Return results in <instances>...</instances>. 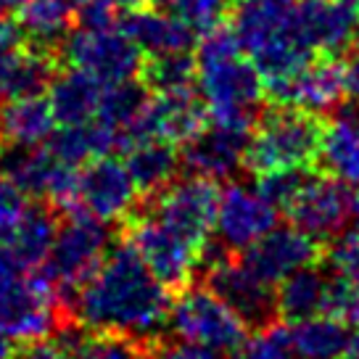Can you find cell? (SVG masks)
Segmentation results:
<instances>
[{
	"instance_id": "1",
	"label": "cell",
	"mask_w": 359,
	"mask_h": 359,
	"mask_svg": "<svg viewBox=\"0 0 359 359\" xmlns=\"http://www.w3.org/2000/svg\"><path fill=\"white\" fill-rule=\"evenodd\" d=\"M169 288L124 238H116L101 267L74 293L69 317L88 330L154 341L167 330Z\"/></svg>"
},
{
	"instance_id": "2",
	"label": "cell",
	"mask_w": 359,
	"mask_h": 359,
	"mask_svg": "<svg viewBox=\"0 0 359 359\" xmlns=\"http://www.w3.org/2000/svg\"><path fill=\"white\" fill-rule=\"evenodd\" d=\"M230 32L264 82L285 77L317 56L309 0H233Z\"/></svg>"
},
{
	"instance_id": "3",
	"label": "cell",
	"mask_w": 359,
	"mask_h": 359,
	"mask_svg": "<svg viewBox=\"0 0 359 359\" xmlns=\"http://www.w3.org/2000/svg\"><path fill=\"white\" fill-rule=\"evenodd\" d=\"M196 82L206 114L217 122L254 124L264 98V77L230 29L203 32L196 50Z\"/></svg>"
},
{
	"instance_id": "4",
	"label": "cell",
	"mask_w": 359,
	"mask_h": 359,
	"mask_svg": "<svg viewBox=\"0 0 359 359\" xmlns=\"http://www.w3.org/2000/svg\"><path fill=\"white\" fill-rule=\"evenodd\" d=\"M72 320L64 299L43 267H27L0 243V336L37 341Z\"/></svg>"
},
{
	"instance_id": "5",
	"label": "cell",
	"mask_w": 359,
	"mask_h": 359,
	"mask_svg": "<svg viewBox=\"0 0 359 359\" xmlns=\"http://www.w3.org/2000/svg\"><path fill=\"white\" fill-rule=\"evenodd\" d=\"M323 122L317 114L293 106H275L251 130L243 169L254 175L312 169L320 164Z\"/></svg>"
},
{
	"instance_id": "6",
	"label": "cell",
	"mask_w": 359,
	"mask_h": 359,
	"mask_svg": "<svg viewBox=\"0 0 359 359\" xmlns=\"http://www.w3.org/2000/svg\"><path fill=\"white\" fill-rule=\"evenodd\" d=\"M111 243L114 233L109 222H101L98 217L82 212V209L61 214L56 238H53V246H50L43 269L61 293L67 312L74 293L101 267Z\"/></svg>"
},
{
	"instance_id": "7",
	"label": "cell",
	"mask_w": 359,
	"mask_h": 359,
	"mask_svg": "<svg viewBox=\"0 0 359 359\" xmlns=\"http://www.w3.org/2000/svg\"><path fill=\"white\" fill-rule=\"evenodd\" d=\"M122 238L169 291L177 293L193 283L201 248H196L188 238L161 222L146 203H137L122 219Z\"/></svg>"
},
{
	"instance_id": "8",
	"label": "cell",
	"mask_w": 359,
	"mask_h": 359,
	"mask_svg": "<svg viewBox=\"0 0 359 359\" xmlns=\"http://www.w3.org/2000/svg\"><path fill=\"white\" fill-rule=\"evenodd\" d=\"M167 327L172 336L217 351H236L248 333L246 323L206 283H191L177 291L169 306Z\"/></svg>"
},
{
	"instance_id": "9",
	"label": "cell",
	"mask_w": 359,
	"mask_h": 359,
	"mask_svg": "<svg viewBox=\"0 0 359 359\" xmlns=\"http://www.w3.org/2000/svg\"><path fill=\"white\" fill-rule=\"evenodd\" d=\"M61 61L67 67H77L82 72L101 79L103 85L140 79L143 50L124 32L119 24L111 27H79L67 34L61 43Z\"/></svg>"
},
{
	"instance_id": "10",
	"label": "cell",
	"mask_w": 359,
	"mask_h": 359,
	"mask_svg": "<svg viewBox=\"0 0 359 359\" xmlns=\"http://www.w3.org/2000/svg\"><path fill=\"white\" fill-rule=\"evenodd\" d=\"M143 203L161 222H167L172 230L188 238L196 248H203L209 243L214 222H217L219 185L217 180L201 177V175L175 177L161 191L148 196Z\"/></svg>"
},
{
	"instance_id": "11",
	"label": "cell",
	"mask_w": 359,
	"mask_h": 359,
	"mask_svg": "<svg viewBox=\"0 0 359 359\" xmlns=\"http://www.w3.org/2000/svg\"><path fill=\"white\" fill-rule=\"evenodd\" d=\"M354 201L357 193L346 182L330 175H306L283 212L291 224L325 243L341 236L354 219Z\"/></svg>"
},
{
	"instance_id": "12",
	"label": "cell",
	"mask_w": 359,
	"mask_h": 359,
	"mask_svg": "<svg viewBox=\"0 0 359 359\" xmlns=\"http://www.w3.org/2000/svg\"><path fill=\"white\" fill-rule=\"evenodd\" d=\"M203 283L222 299L233 312L254 330L272 325L278 320L275 285L262 280L241 254H224L209 267H203Z\"/></svg>"
},
{
	"instance_id": "13",
	"label": "cell",
	"mask_w": 359,
	"mask_h": 359,
	"mask_svg": "<svg viewBox=\"0 0 359 359\" xmlns=\"http://www.w3.org/2000/svg\"><path fill=\"white\" fill-rule=\"evenodd\" d=\"M137 188L124 164V158L114 154L90 158L79 167L77 206L82 212L98 217L101 222H122L137 206Z\"/></svg>"
},
{
	"instance_id": "14",
	"label": "cell",
	"mask_w": 359,
	"mask_h": 359,
	"mask_svg": "<svg viewBox=\"0 0 359 359\" xmlns=\"http://www.w3.org/2000/svg\"><path fill=\"white\" fill-rule=\"evenodd\" d=\"M248 137H251L248 124L212 119L182 143L180 161L188 167L191 175H201L209 180L233 177L238 169H243Z\"/></svg>"
},
{
	"instance_id": "15",
	"label": "cell",
	"mask_w": 359,
	"mask_h": 359,
	"mask_svg": "<svg viewBox=\"0 0 359 359\" xmlns=\"http://www.w3.org/2000/svg\"><path fill=\"white\" fill-rule=\"evenodd\" d=\"M267 93L278 106H293L302 111L323 114L336 109L346 95L344 88V69L330 58H309L299 69L288 72L285 77L264 82Z\"/></svg>"
},
{
	"instance_id": "16",
	"label": "cell",
	"mask_w": 359,
	"mask_h": 359,
	"mask_svg": "<svg viewBox=\"0 0 359 359\" xmlns=\"http://www.w3.org/2000/svg\"><path fill=\"white\" fill-rule=\"evenodd\" d=\"M278 222V209L262 198L257 188H248L243 182H230L219 191V206H217V241L227 251H243L254 241L272 230Z\"/></svg>"
},
{
	"instance_id": "17",
	"label": "cell",
	"mask_w": 359,
	"mask_h": 359,
	"mask_svg": "<svg viewBox=\"0 0 359 359\" xmlns=\"http://www.w3.org/2000/svg\"><path fill=\"white\" fill-rule=\"evenodd\" d=\"M241 259L262 280L278 285L296 269L317 264L323 259V248L320 241L306 236L296 224H285V227H272L248 248H243Z\"/></svg>"
},
{
	"instance_id": "18",
	"label": "cell",
	"mask_w": 359,
	"mask_h": 359,
	"mask_svg": "<svg viewBox=\"0 0 359 359\" xmlns=\"http://www.w3.org/2000/svg\"><path fill=\"white\" fill-rule=\"evenodd\" d=\"M124 32L143 50V56H167V53H188L196 45V29H191L177 16L164 8H135L124 11L122 22H116Z\"/></svg>"
},
{
	"instance_id": "19",
	"label": "cell",
	"mask_w": 359,
	"mask_h": 359,
	"mask_svg": "<svg viewBox=\"0 0 359 359\" xmlns=\"http://www.w3.org/2000/svg\"><path fill=\"white\" fill-rule=\"evenodd\" d=\"M61 69V56L34 45H22L0 56V101H16L27 95H40Z\"/></svg>"
},
{
	"instance_id": "20",
	"label": "cell",
	"mask_w": 359,
	"mask_h": 359,
	"mask_svg": "<svg viewBox=\"0 0 359 359\" xmlns=\"http://www.w3.org/2000/svg\"><path fill=\"white\" fill-rule=\"evenodd\" d=\"M333 283H336V272L330 267H317V264L296 269L288 278H283L278 283V291H275L278 320L299 323V320H306V317L327 314Z\"/></svg>"
},
{
	"instance_id": "21",
	"label": "cell",
	"mask_w": 359,
	"mask_h": 359,
	"mask_svg": "<svg viewBox=\"0 0 359 359\" xmlns=\"http://www.w3.org/2000/svg\"><path fill=\"white\" fill-rule=\"evenodd\" d=\"M101 79L82 72L77 67H61L50 82V109L58 124H82L93 122L103 95Z\"/></svg>"
},
{
	"instance_id": "22",
	"label": "cell",
	"mask_w": 359,
	"mask_h": 359,
	"mask_svg": "<svg viewBox=\"0 0 359 359\" xmlns=\"http://www.w3.org/2000/svg\"><path fill=\"white\" fill-rule=\"evenodd\" d=\"M320 167L330 177L359 188V109L341 111L323 124Z\"/></svg>"
},
{
	"instance_id": "23",
	"label": "cell",
	"mask_w": 359,
	"mask_h": 359,
	"mask_svg": "<svg viewBox=\"0 0 359 359\" xmlns=\"http://www.w3.org/2000/svg\"><path fill=\"white\" fill-rule=\"evenodd\" d=\"M288 338L296 359H344L357 336L346 320L333 314H317L288 323Z\"/></svg>"
},
{
	"instance_id": "24",
	"label": "cell",
	"mask_w": 359,
	"mask_h": 359,
	"mask_svg": "<svg viewBox=\"0 0 359 359\" xmlns=\"http://www.w3.org/2000/svg\"><path fill=\"white\" fill-rule=\"evenodd\" d=\"M122 154L124 164H127V169H130V175L135 180V188L143 198L154 196L167 182L177 177L180 154L175 151V143L148 137V140H137L133 146H127Z\"/></svg>"
},
{
	"instance_id": "25",
	"label": "cell",
	"mask_w": 359,
	"mask_h": 359,
	"mask_svg": "<svg viewBox=\"0 0 359 359\" xmlns=\"http://www.w3.org/2000/svg\"><path fill=\"white\" fill-rule=\"evenodd\" d=\"M56 333L72 346L74 359H151V341L143 338L88 330L74 320H69Z\"/></svg>"
},
{
	"instance_id": "26",
	"label": "cell",
	"mask_w": 359,
	"mask_h": 359,
	"mask_svg": "<svg viewBox=\"0 0 359 359\" xmlns=\"http://www.w3.org/2000/svg\"><path fill=\"white\" fill-rule=\"evenodd\" d=\"M58 219H61V214L50 203H29L22 222L11 230L6 246L11 248L13 257L24 262L27 267H43L50 254V246H53V238H56Z\"/></svg>"
},
{
	"instance_id": "27",
	"label": "cell",
	"mask_w": 359,
	"mask_h": 359,
	"mask_svg": "<svg viewBox=\"0 0 359 359\" xmlns=\"http://www.w3.org/2000/svg\"><path fill=\"white\" fill-rule=\"evenodd\" d=\"M48 148L61 161H67L72 167H82L90 158L119 151V137L106 124L93 119L82 124H61L48 137Z\"/></svg>"
},
{
	"instance_id": "28",
	"label": "cell",
	"mask_w": 359,
	"mask_h": 359,
	"mask_svg": "<svg viewBox=\"0 0 359 359\" xmlns=\"http://www.w3.org/2000/svg\"><path fill=\"white\" fill-rule=\"evenodd\" d=\"M19 24L24 27L27 43L61 56V43L72 32L74 11L61 0H27Z\"/></svg>"
},
{
	"instance_id": "29",
	"label": "cell",
	"mask_w": 359,
	"mask_h": 359,
	"mask_svg": "<svg viewBox=\"0 0 359 359\" xmlns=\"http://www.w3.org/2000/svg\"><path fill=\"white\" fill-rule=\"evenodd\" d=\"M53 130H56V114L43 93L6 103V137L13 143L43 146Z\"/></svg>"
},
{
	"instance_id": "30",
	"label": "cell",
	"mask_w": 359,
	"mask_h": 359,
	"mask_svg": "<svg viewBox=\"0 0 359 359\" xmlns=\"http://www.w3.org/2000/svg\"><path fill=\"white\" fill-rule=\"evenodd\" d=\"M148 106V88L140 79H127V82H114L106 85L101 95V106L95 119L106 124L109 130L116 133L119 146H122V135L133 127V122L143 114Z\"/></svg>"
},
{
	"instance_id": "31",
	"label": "cell",
	"mask_w": 359,
	"mask_h": 359,
	"mask_svg": "<svg viewBox=\"0 0 359 359\" xmlns=\"http://www.w3.org/2000/svg\"><path fill=\"white\" fill-rule=\"evenodd\" d=\"M140 82L154 93L164 90L193 88L196 82V58L188 53H167V56H146L140 69Z\"/></svg>"
},
{
	"instance_id": "32",
	"label": "cell",
	"mask_w": 359,
	"mask_h": 359,
	"mask_svg": "<svg viewBox=\"0 0 359 359\" xmlns=\"http://www.w3.org/2000/svg\"><path fill=\"white\" fill-rule=\"evenodd\" d=\"M158 8L177 16L198 34L219 27L224 16H230L233 0H154Z\"/></svg>"
},
{
	"instance_id": "33",
	"label": "cell",
	"mask_w": 359,
	"mask_h": 359,
	"mask_svg": "<svg viewBox=\"0 0 359 359\" xmlns=\"http://www.w3.org/2000/svg\"><path fill=\"white\" fill-rule=\"evenodd\" d=\"M233 359H296L288 338V325L272 323L257 330L233 351Z\"/></svg>"
},
{
	"instance_id": "34",
	"label": "cell",
	"mask_w": 359,
	"mask_h": 359,
	"mask_svg": "<svg viewBox=\"0 0 359 359\" xmlns=\"http://www.w3.org/2000/svg\"><path fill=\"white\" fill-rule=\"evenodd\" d=\"M309 175V169H285V172H264L259 175L257 191L262 193V198L269 201L278 212L285 209L291 198L296 196L299 185L304 182V177Z\"/></svg>"
},
{
	"instance_id": "35",
	"label": "cell",
	"mask_w": 359,
	"mask_h": 359,
	"mask_svg": "<svg viewBox=\"0 0 359 359\" xmlns=\"http://www.w3.org/2000/svg\"><path fill=\"white\" fill-rule=\"evenodd\" d=\"M325 262L338 278L359 285V227L336 238V243L327 248Z\"/></svg>"
},
{
	"instance_id": "36",
	"label": "cell",
	"mask_w": 359,
	"mask_h": 359,
	"mask_svg": "<svg viewBox=\"0 0 359 359\" xmlns=\"http://www.w3.org/2000/svg\"><path fill=\"white\" fill-rule=\"evenodd\" d=\"M29 209V196L6 175H0V243H6L11 230L22 222Z\"/></svg>"
},
{
	"instance_id": "37",
	"label": "cell",
	"mask_w": 359,
	"mask_h": 359,
	"mask_svg": "<svg viewBox=\"0 0 359 359\" xmlns=\"http://www.w3.org/2000/svg\"><path fill=\"white\" fill-rule=\"evenodd\" d=\"M151 359H224L222 351L203 344H193V341H182V338H154L151 341Z\"/></svg>"
},
{
	"instance_id": "38",
	"label": "cell",
	"mask_w": 359,
	"mask_h": 359,
	"mask_svg": "<svg viewBox=\"0 0 359 359\" xmlns=\"http://www.w3.org/2000/svg\"><path fill=\"white\" fill-rule=\"evenodd\" d=\"M13 359H74V354L67 341L58 333H53L48 338H37V341H24Z\"/></svg>"
},
{
	"instance_id": "39",
	"label": "cell",
	"mask_w": 359,
	"mask_h": 359,
	"mask_svg": "<svg viewBox=\"0 0 359 359\" xmlns=\"http://www.w3.org/2000/svg\"><path fill=\"white\" fill-rule=\"evenodd\" d=\"M27 45V34L24 27L16 19H11L8 13H0V56L11 53L16 48Z\"/></svg>"
},
{
	"instance_id": "40",
	"label": "cell",
	"mask_w": 359,
	"mask_h": 359,
	"mask_svg": "<svg viewBox=\"0 0 359 359\" xmlns=\"http://www.w3.org/2000/svg\"><path fill=\"white\" fill-rule=\"evenodd\" d=\"M344 88H346V95L354 103H359V43L351 48L346 64H344Z\"/></svg>"
},
{
	"instance_id": "41",
	"label": "cell",
	"mask_w": 359,
	"mask_h": 359,
	"mask_svg": "<svg viewBox=\"0 0 359 359\" xmlns=\"http://www.w3.org/2000/svg\"><path fill=\"white\" fill-rule=\"evenodd\" d=\"M116 11H135V8H143V6H151L154 0H109Z\"/></svg>"
},
{
	"instance_id": "42",
	"label": "cell",
	"mask_w": 359,
	"mask_h": 359,
	"mask_svg": "<svg viewBox=\"0 0 359 359\" xmlns=\"http://www.w3.org/2000/svg\"><path fill=\"white\" fill-rule=\"evenodd\" d=\"M27 0H0V13H16L22 11V6Z\"/></svg>"
},
{
	"instance_id": "43",
	"label": "cell",
	"mask_w": 359,
	"mask_h": 359,
	"mask_svg": "<svg viewBox=\"0 0 359 359\" xmlns=\"http://www.w3.org/2000/svg\"><path fill=\"white\" fill-rule=\"evenodd\" d=\"M6 140V106L0 101V143Z\"/></svg>"
},
{
	"instance_id": "44",
	"label": "cell",
	"mask_w": 359,
	"mask_h": 359,
	"mask_svg": "<svg viewBox=\"0 0 359 359\" xmlns=\"http://www.w3.org/2000/svg\"><path fill=\"white\" fill-rule=\"evenodd\" d=\"M344 359H359V338H354V344L348 348V354Z\"/></svg>"
},
{
	"instance_id": "45",
	"label": "cell",
	"mask_w": 359,
	"mask_h": 359,
	"mask_svg": "<svg viewBox=\"0 0 359 359\" xmlns=\"http://www.w3.org/2000/svg\"><path fill=\"white\" fill-rule=\"evenodd\" d=\"M61 3H67L69 8L74 11V16H77V8H79V6H82V3H85V0H61Z\"/></svg>"
},
{
	"instance_id": "46",
	"label": "cell",
	"mask_w": 359,
	"mask_h": 359,
	"mask_svg": "<svg viewBox=\"0 0 359 359\" xmlns=\"http://www.w3.org/2000/svg\"><path fill=\"white\" fill-rule=\"evenodd\" d=\"M354 222L359 227V193H357V201H354Z\"/></svg>"
},
{
	"instance_id": "47",
	"label": "cell",
	"mask_w": 359,
	"mask_h": 359,
	"mask_svg": "<svg viewBox=\"0 0 359 359\" xmlns=\"http://www.w3.org/2000/svg\"><path fill=\"white\" fill-rule=\"evenodd\" d=\"M354 3H357V6H359V0H354Z\"/></svg>"
}]
</instances>
